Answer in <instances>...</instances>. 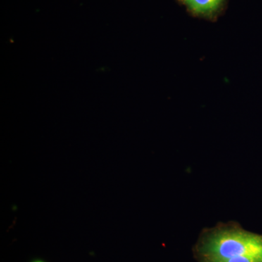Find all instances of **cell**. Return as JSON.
<instances>
[{"instance_id": "8992f818", "label": "cell", "mask_w": 262, "mask_h": 262, "mask_svg": "<svg viewBox=\"0 0 262 262\" xmlns=\"http://www.w3.org/2000/svg\"><path fill=\"white\" fill-rule=\"evenodd\" d=\"M206 262H207V261H206Z\"/></svg>"}, {"instance_id": "7a4b0ae2", "label": "cell", "mask_w": 262, "mask_h": 262, "mask_svg": "<svg viewBox=\"0 0 262 262\" xmlns=\"http://www.w3.org/2000/svg\"><path fill=\"white\" fill-rule=\"evenodd\" d=\"M225 0H184L187 9L199 16L213 17L222 8Z\"/></svg>"}, {"instance_id": "277c9868", "label": "cell", "mask_w": 262, "mask_h": 262, "mask_svg": "<svg viewBox=\"0 0 262 262\" xmlns=\"http://www.w3.org/2000/svg\"><path fill=\"white\" fill-rule=\"evenodd\" d=\"M33 262H44V261H39V260H37V261H33Z\"/></svg>"}, {"instance_id": "5b68a950", "label": "cell", "mask_w": 262, "mask_h": 262, "mask_svg": "<svg viewBox=\"0 0 262 262\" xmlns=\"http://www.w3.org/2000/svg\"><path fill=\"white\" fill-rule=\"evenodd\" d=\"M179 1H181V2H182V3H183V2L184 1V0H179Z\"/></svg>"}, {"instance_id": "3957f363", "label": "cell", "mask_w": 262, "mask_h": 262, "mask_svg": "<svg viewBox=\"0 0 262 262\" xmlns=\"http://www.w3.org/2000/svg\"><path fill=\"white\" fill-rule=\"evenodd\" d=\"M207 262H262V254L246 255V256H236L227 258V259L206 261Z\"/></svg>"}, {"instance_id": "6da1fadb", "label": "cell", "mask_w": 262, "mask_h": 262, "mask_svg": "<svg viewBox=\"0 0 262 262\" xmlns=\"http://www.w3.org/2000/svg\"><path fill=\"white\" fill-rule=\"evenodd\" d=\"M201 252L206 261L262 254V236L238 229L219 231L207 237Z\"/></svg>"}]
</instances>
